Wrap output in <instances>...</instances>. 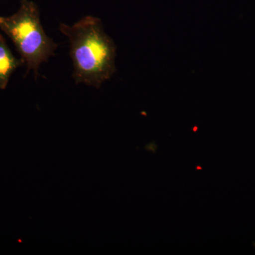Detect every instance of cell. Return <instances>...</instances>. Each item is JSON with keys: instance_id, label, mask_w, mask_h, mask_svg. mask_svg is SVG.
Listing matches in <instances>:
<instances>
[{"instance_id": "1", "label": "cell", "mask_w": 255, "mask_h": 255, "mask_svg": "<svg viewBox=\"0 0 255 255\" xmlns=\"http://www.w3.org/2000/svg\"><path fill=\"white\" fill-rule=\"evenodd\" d=\"M59 29L68 38L74 80L99 88L116 71L117 47L104 30L99 18L87 16L72 26L60 23Z\"/></svg>"}, {"instance_id": "4", "label": "cell", "mask_w": 255, "mask_h": 255, "mask_svg": "<svg viewBox=\"0 0 255 255\" xmlns=\"http://www.w3.org/2000/svg\"><path fill=\"white\" fill-rule=\"evenodd\" d=\"M197 169H201V167H197V168H196Z\"/></svg>"}, {"instance_id": "3", "label": "cell", "mask_w": 255, "mask_h": 255, "mask_svg": "<svg viewBox=\"0 0 255 255\" xmlns=\"http://www.w3.org/2000/svg\"><path fill=\"white\" fill-rule=\"evenodd\" d=\"M23 64V60L13 55L4 37L0 34V90L6 88L11 75Z\"/></svg>"}, {"instance_id": "2", "label": "cell", "mask_w": 255, "mask_h": 255, "mask_svg": "<svg viewBox=\"0 0 255 255\" xmlns=\"http://www.w3.org/2000/svg\"><path fill=\"white\" fill-rule=\"evenodd\" d=\"M0 28L14 43L27 73L38 75L43 62L55 55L58 44L47 36L40 19L38 6L33 1L21 0L19 9L9 16H0Z\"/></svg>"}]
</instances>
